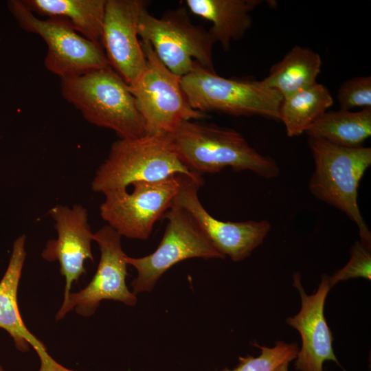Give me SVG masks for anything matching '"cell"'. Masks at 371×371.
Masks as SVG:
<instances>
[{"label": "cell", "instance_id": "cell-20", "mask_svg": "<svg viewBox=\"0 0 371 371\" xmlns=\"http://www.w3.org/2000/svg\"><path fill=\"white\" fill-rule=\"evenodd\" d=\"M304 133L340 146H363L371 136V107L359 111L339 109L326 112Z\"/></svg>", "mask_w": 371, "mask_h": 371}, {"label": "cell", "instance_id": "cell-1", "mask_svg": "<svg viewBox=\"0 0 371 371\" xmlns=\"http://www.w3.org/2000/svg\"><path fill=\"white\" fill-rule=\"evenodd\" d=\"M166 135L179 160L199 175L226 167L250 170L266 179L275 178L280 172L275 159L259 153L232 128L185 120Z\"/></svg>", "mask_w": 371, "mask_h": 371}, {"label": "cell", "instance_id": "cell-24", "mask_svg": "<svg viewBox=\"0 0 371 371\" xmlns=\"http://www.w3.org/2000/svg\"><path fill=\"white\" fill-rule=\"evenodd\" d=\"M337 100L340 109L371 107V77L357 76L345 80L339 87Z\"/></svg>", "mask_w": 371, "mask_h": 371}, {"label": "cell", "instance_id": "cell-2", "mask_svg": "<svg viewBox=\"0 0 371 371\" xmlns=\"http://www.w3.org/2000/svg\"><path fill=\"white\" fill-rule=\"evenodd\" d=\"M60 80L63 97L89 123L115 131L120 139L146 134L129 86L111 67Z\"/></svg>", "mask_w": 371, "mask_h": 371}, {"label": "cell", "instance_id": "cell-22", "mask_svg": "<svg viewBox=\"0 0 371 371\" xmlns=\"http://www.w3.org/2000/svg\"><path fill=\"white\" fill-rule=\"evenodd\" d=\"M255 346L261 350L258 357H240L236 368L233 370L225 368L222 371H273L283 363L295 359L299 351L295 343L287 344L282 341H277L272 348L257 344Z\"/></svg>", "mask_w": 371, "mask_h": 371}, {"label": "cell", "instance_id": "cell-19", "mask_svg": "<svg viewBox=\"0 0 371 371\" xmlns=\"http://www.w3.org/2000/svg\"><path fill=\"white\" fill-rule=\"evenodd\" d=\"M34 14L68 21L87 39L101 45L106 0H23Z\"/></svg>", "mask_w": 371, "mask_h": 371}, {"label": "cell", "instance_id": "cell-12", "mask_svg": "<svg viewBox=\"0 0 371 371\" xmlns=\"http://www.w3.org/2000/svg\"><path fill=\"white\" fill-rule=\"evenodd\" d=\"M203 179L181 175L179 192L173 204L186 210L215 248L225 256L238 262L249 256L263 242L271 229L266 220L222 221L213 217L201 204L198 192Z\"/></svg>", "mask_w": 371, "mask_h": 371}, {"label": "cell", "instance_id": "cell-15", "mask_svg": "<svg viewBox=\"0 0 371 371\" xmlns=\"http://www.w3.org/2000/svg\"><path fill=\"white\" fill-rule=\"evenodd\" d=\"M328 277L323 275L316 292L307 295L299 273L293 275V286L299 291L301 308L286 322L295 328L302 338V348L295 359V368L300 371H323L325 361H339L333 348V335L324 317V304L330 291Z\"/></svg>", "mask_w": 371, "mask_h": 371}, {"label": "cell", "instance_id": "cell-18", "mask_svg": "<svg viewBox=\"0 0 371 371\" xmlns=\"http://www.w3.org/2000/svg\"><path fill=\"white\" fill-rule=\"evenodd\" d=\"M320 55L310 48L295 45L273 64L262 82L282 98L317 82L321 71Z\"/></svg>", "mask_w": 371, "mask_h": 371}, {"label": "cell", "instance_id": "cell-4", "mask_svg": "<svg viewBox=\"0 0 371 371\" xmlns=\"http://www.w3.org/2000/svg\"><path fill=\"white\" fill-rule=\"evenodd\" d=\"M175 175L203 179L179 160L166 134H146L114 142L107 157L97 169L91 186L94 192L104 194L127 190L135 182L156 181Z\"/></svg>", "mask_w": 371, "mask_h": 371}, {"label": "cell", "instance_id": "cell-16", "mask_svg": "<svg viewBox=\"0 0 371 371\" xmlns=\"http://www.w3.org/2000/svg\"><path fill=\"white\" fill-rule=\"evenodd\" d=\"M25 242V234L14 241L7 269L0 281V328L12 338L18 350L27 352L30 346L33 348L41 361L38 371H74L49 355L44 344L28 330L21 317L17 293L26 258Z\"/></svg>", "mask_w": 371, "mask_h": 371}, {"label": "cell", "instance_id": "cell-11", "mask_svg": "<svg viewBox=\"0 0 371 371\" xmlns=\"http://www.w3.org/2000/svg\"><path fill=\"white\" fill-rule=\"evenodd\" d=\"M122 236L108 225L93 234V241L100 248V258L97 270L89 283L78 292H71L63 301L55 318L60 320L74 309L82 317L93 315L100 302L111 300L127 306L136 304L137 299L126 284V254L122 249Z\"/></svg>", "mask_w": 371, "mask_h": 371}, {"label": "cell", "instance_id": "cell-17", "mask_svg": "<svg viewBox=\"0 0 371 371\" xmlns=\"http://www.w3.org/2000/svg\"><path fill=\"white\" fill-rule=\"evenodd\" d=\"M261 0H186L190 11L212 22L208 32L227 51L231 43L242 38L252 25L251 12Z\"/></svg>", "mask_w": 371, "mask_h": 371}, {"label": "cell", "instance_id": "cell-14", "mask_svg": "<svg viewBox=\"0 0 371 371\" xmlns=\"http://www.w3.org/2000/svg\"><path fill=\"white\" fill-rule=\"evenodd\" d=\"M48 213L54 221L57 238L47 242L41 256L48 262H59L60 273L65 279V301L71 293L72 283L86 273L85 261L93 262L91 243L94 233L89 223L87 210L81 205L68 207L58 204Z\"/></svg>", "mask_w": 371, "mask_h": 371}, {"label": "cell", "instance_id": "cell-26", "mask_svg": "<svg viewBox=\"0 0 371 371\" xmlns=\"http://www.w3.org/2000/svg\"><path fill=\"white\" fill-rule=\"evenodd\" d=\"M0 371H4V370L3 369L1 365H0Z\"/></svg>", "mask_w": 371, "mask_h": 371}, {"label": "cell", "instance_id": "cell-23", "mask_svg": "<svg viewBox=\"0 0 371 371\" xmlns=\"http://www.w3.org/2000/svg\"><path fill=\"white\" fill-rule=\"evenodd\" d=\"M371 247L356 241L351 249L348 263L331 277H328L330 288L341 281L350 278H363L371 280Z\"/></svg>", "mask_w": 371, "mask_h": 371}, {"label": "cell", "instance_id": "cell-5", "mask_svg": "<svg viewBox=\"0 0 371 371\" xmlns=\"http://www.w3.org/2000/svg\"><path fill=\"white\" fill-rule=\"evenodd\" d=\"M181 84L190 105L200 112L280 120L283 98L262 80L226 78L198 65L181 78Z\"/></svg>", "mask_w": 371, "mask_h": 371}, {"label": "cell", "instance_id": "cell-13", "mask_svg": "<svg viewBox=\"0 0 371 371\" xmlns=\"http://www.w3.org/2000/svg\"><path fill=\"white\" fill-rule=\"evenodd\" d=\"M148 1L106 0L101 45L110 67L128 85L146 68V60L138 39V23Z\"/></svg>", "mask_w": 371, "mask_h": 371}, {"label": "cell", "instance_id": "cell-8", "mask_svg": "<svg viewBox=\"0 0 371 371\" xmlns=\"http://www.w3.org/2000/svg\"><path fill=\"white\" fill-rule=\"evenodd\" d=\"M141 44L146 68L128 86L144 120L146 133L166 134L183 121L209 117L190 105L181 87V77L162 63L148 42Z\"/></svg>", "mask_w": 371, "mask_h": 371}, {"label": "cell", "instance_id": "cell-9", "mask_svg": "<svg viewBox=\"0 0 371 371\" xmlns=\"http://www.w3.org/2000/svg\"><path fill=\"white\" fill-rule=\"evenodd\" d=\"M163 218L167 220V225L157 248L141 258L126 257L127 264L137 272L131 282L132 292L136 295L150 292L167 270L184 260L225 258L181 207L172 203Z\"/></svg>", "mask_w": 371, "mask_h": 371}, {"label": "cell", "instance_id": "cell-6", "mask_svg": "<svg viewBox=\"0 0 371 371\" xmlns=\"http://www.w3.org/2000/svg\"><path fill=\"white\" fill-rule=\"evenodd\" d=\"M138 34L175 75L182 77L198 65L215 72L214 42L208 30L192 23L183 8L170 10L161 18L144 10L139 19Z\"/></svg>", "mask_w": 371, "mask_h": 371}, {"label": "cell", "instance_id": "cell-21", "mask_svg": "<svg viewBox=\"0 0 371 371\" xmlns=\"http://www.w3.org/2000/svg\"><path fill=\"white\" fill-rule=\"evenodd\" d=\"M333 104L328 89L315 82L282 99L280 120L289 137L299 136L321 117Z\"/></svg>", "mask_w": 371, "mask_h": 371}, {"label": "cell", "instance_id": "cell-7", "mask_svg": "<svg viewBox=\"0 0 371 371\" xmlns=\"http://www.w3.org/2000/svg\"><path fill=\"white\" fill-rule=\"evenodd\" d=\"M7 4L23 30L36 34L44 40L47 45L44 65L60 79L110 67L102 45L78 34L66 19H40L23 0H10Z\"/></svg>", "mask_w": 371, "mask_h": 371}, {"label": "cell", "instance_id": "cell-3", "mask_svg": "<svg viewBox=\"0 0 371 371\" xmlns=\"http://www.w3.org/2000/svg\"><path fill=\"white\" fill-rule=\"evenodd\" d=\"M315 164L308 189L317 199L344 212L357 226L360 241L371 247V233L358 204V188L371 165V148H348L309 137Z\"/></svg>", "mask_w": 371, "mask_h": 371}, {"label": "cell", "instance_id": "cell-10", "mask_svg": "<svg viewBox=\"0 0 371 371\" xmlns=\"http://www.w3.org/2000/svg\"><path fill=\"white\" fill-rule=\"evenodd\" d=\"M181 175L156 181L133 183L127 190L109 192L100 205V214L122 237L146 240L154 225L163 218L179 192Z\"/></svg>", "mask_w": 371, "mask_h": 371}, {"label": "cell", "instance_id": "cell-25", "mask_svg": "<svg viewBox=\"0 0 371 371\" xmlns=\"http://www.w3.org/2000/svg\"><path fill=\"white\" fill-rule=\"evenodd\" d=\"M288 366L289 363L285 362L279 366L275 370L273 371H288Z\"/></svg>", "mask_w": 371, "mask_h": 371}]
</instances>
